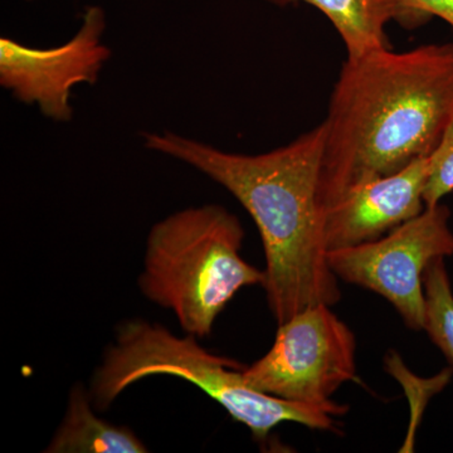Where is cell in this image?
Listing matches in <instances>:
<instances>
[{"label":"cell","mask_w":453,"mask_h":453,"mask_svg":"<svg viewBox=\"0 0 453 453\" xmlns=\"http://www.w3.org/2000/svg\"><path fill=\"white\" fill-rule=\"evenodd\" d=\"M142 136L149 150L199 170L249 211L264 244V288L277 325L309 306L339 303L319 201L324 122L290 144L257 155L228 153L172 131Z\"/></svg>","instance_id":"2"},{"label":"cell","mask_w":453,"mask_h":453,"mask_svg":"<svg viewBox=\"0 0 453 453\" xmlns=\"http://www.w3.org/2000/svg\"><path fill=\"white\" fill-rule=\"evenodd\" d=\"M91 395L77 384L68 396L65 418L57 429L47 453H144L142 440L127 427L98 418Z\"/></svg>","instance_id":"10"},{"label":"cell","mask_w":453,"mask_h":453,"mask_svg":"<svg viewBox=\"0 0 453 453\" xmlns=\"http://www.w3.org/2000/svg\"><path fill=\"white\" fill-rule=\"evenodd\" d=\"M106 14L88 7L70 41L52 49H35L18 41L0 40V85L26 105H35L57 122L73 119L71 92L77 85L98 81L111 50L103 42Z\"/></svg>","instance_id":"7"},{"label":"cell","mask_w":453,"mask_h":453,"mask_svg":"<svg viewBox=\"0 0 453 453\" xmlns=\"http://www.w3.org/2000/svg\"><path fill=\"white\" fill-rule=\"evenodd\" d=\"M401 12V27L416 29L440 18L453 28V0H393Z\"/></svg>","instance_id":"13"},{"label":"cell","mask_w":453,"mask_h":453,"mask_svg":"<svg viewBox=\"0 0 453 453\" xmlns=\"http://www.w3.org/2000/svg\"><path fill=\"white\" fill-rule=\"evenodd\" d=\"M276 7L305 3L318 9L338 32L348 58L372 50L388 49L386 29L390 22L401 26V12L393 0H265Z\"/></svg>","instance_id":"9"},{"label":"cell","mask_w":453,"mask_h":453,"mask_svg":"<svg viewBox=\"0 0 453 453\" xmlns=\"http://www.w3.org/2000/svg\"><path fill=\"white\" fill-rule=\"evenodd\" d=\"M277 326L267 354L244 368V380L253 389L325 404L342 384L356 380V335L332 306H309Z\"/></svg>","instance_id":"6"},{"label":"cell","mask_w":453,"mask_h":453,"mask_svg":"<svg viewBox=\"0 0 453 453\" xmlns=\"http://www.w3.org/2000/svg\"><path fill=\"white\" fill-rule=\"evenodd\" d=\"M426 324L423 332L445 356L453 371V288L446 258L432 261L425 273Z\"/></svg>","instance_id":"11"},{"label":"cell","mask_w":453,"mask_h":453,"mask_svg":"<svg viewBox=\"0 0 453 453\" xmlns=\"http://www.w3.org/2000/svg\"><path fill=\"white\" fill-rule=\"evenodd\" d=\"M449 219L451 211L442 203L426 207L380 240L327 252L329 266L342 281L388 301L408 329L423 332L426 270L434 259L453 256Z\"/></svg>","instance_id":"5"},{"label":"cell","mask_w":453,"mask_h":453,"mask_svg":"<svg viewBox=\"0 0 453 453\" xmlns=\"http://www.w3.org/2000/svg\"><path fill=\"white\" fill-rule=\"evenodd\" d=\"M452 119L453 42L347 58L323 121L324 210L353 188L428 157Z\"/></svg>","instance_id":"1"},{"label":"cell","mask_w":453,"mask_h":453,"mask_svg":"<svg viewBox=\"0 0 453 453\" xmlns=\"http://www.w3.org/2000/svg\"><path fill=\"white\" fill-rule=\"evenodd\" d=\"M243 240L242 223L222 205L170 214L149 232L140 290L174 312L184 332L205 338L237 292L266 281L241 256Z\"/></svg>","instance_id":"4"},{"label":"cell","mask_w":453,"mask_h":453,"mask_svg":"<svg viewBox=\"0 0 453 453\" xmlns=\"http://www.w3.org/2000/svg\"><path fill=\"white\" fill-rule=\"evenodd\" d=\"M453 192V119L436 150L428 157V175L425 187L426 207L440 204Z\"/></svg>","instance_id":"12"},{"label":"cell","mask_w":453,"mask_h":453,"mask_svg":"<svg viewBox=\"0 0 453 453\" xmlns=\"http://www.w3.org/2000/svg\"><path fill=\"white\" fill-rule=\"evenodd\" d=\"M246 366L237 360L216 356L188 334L179 338L160 324L129 320L118 329L103 363L92 378V403L105 411L124 390L154 375H172L190 381L222 405L235 422L246 426L259 442L285 422L299 423L319 431H338L336 418L349 405L286 401L253 389L246 383Z\"/></svg>","instance_id":"3"},{"label":"cell","mask_w":453,"mask_h":453,"mask_svg":"<svg viewBox=\"0 0 453 453\" xmlns=\"http://www.w3.org/2000/svg\"><path fill=\"white\" fill-rule=\"evenodd\" d=\"M428 157L396 174L372 179L324 210L327 251L380 240L426 210Z\"/></svg>","instance_id":"8"}]
</instances>
